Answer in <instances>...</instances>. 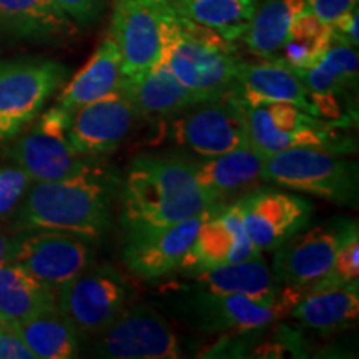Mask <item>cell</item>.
Returning a JSON list of instances; mask_svg holds the SVG:
<instances>
[{
  "mask_svg": "<svg viewBox=\"0 0 359 359\" xmlns=\"http://www.w3.org/2000/svg\"><path fill=\"white\" fill-rule=\"evenodd\" d=\"M217 205L219 203H215L205 212L180 223L125 238L123 264L128 271L142 280H155L175 273L187 251L190 250L200 226Z\"/></svg>",
  "mask_w": 359,
  "mask_h": 359,
  "instance_id": "e0dca14e",
  "label": "cell"
},
{
  "mask_svg": "<svg viewBox=\"0 0 359 359\" xmlns=\"http://www.w3.org/2000/svg\"><path fill=\"white\" fill-rule=\"evenodd\" d=\"M299 325L316 331L343 330L354 325L359 316V283L320 291H306L290 309Z\"/></svg>",
  "mask_w": 359,
  "mask_h": 359,
  "instance_id": "d4e9b609",
  "label": "cell"
},
{
  "mask_svg": "<svg viewBox=\"0 0 359 359\" xmlns=\"http://www.w3.org/2000/svg\"><path fill=\"white\" fill-rule=\"evenodd\" d=\"M125 75L122 53L114 37L109 34L80 69L65 85L58 97V105L67 110H77L100 98L110 95L122 87Z\"/></svg>",
  "mask_w": 359,
  "mask_h": 359,
  "instance_id": "603a6c76",
  "label": "cell"
},
{
  "mask_svg": "<svg viewBox=\"0 0 359 359\" xmlns=\"http://www.w3.org/2000/svg\"><path fill=\"white\" fill-rule=\"evenodd\" d=\"M128 286L110 266H88L57 290V306L79 334H98L123 311Z\"/></svg>",
  "mask_w": 359,
  "mask_h": 359,
  "instance_id": "9c48e42d",
  "label": "cell"
},
{
  "mask_svg": "<svg viewBox=\"0 0 359 359\" xmlns=\"http://www.w3.org/2000/svg\"><path fill=\"white\" fill-rule=\"evenodd\" d=\"M30 183L32 180L19 167L0 168V218L7 217L17 208Z\"/></svg>",
  "mask_w": 359,
  "mask_h": 359,
  "instance_id": "d6a6232c",
  "label": "cell"
},
{
  "mask_svg": "<svg viewBox=\"0 0 359 359\" xmlns=\"http://www.w3.org/2000/svg\"><path fill=\"white\" fill-rule=\"evenodd\" d=\"M306 11L304 0H264L257 7L243 42L257 57L275 60L280 53L293 20Z\"/></svg>",
  "mask_w": 359,
  "mask_h": 359,
  "instance_id": "f1b7e54d",
  "label": "cell"
},
{
  "mask_svg": "<svg viewBox=\"0 0 359 359\" xmlns=\"http://www.w3.org/2000/svg\"><path fill=\"white\" fill-rule=\"evenodd\" d=\"M70 114L72 110L57 103L39 116L32 128H24L7 142L6 156L32 182L77 177L107 165L102 156L80 154L72 145L67 133Z\"/></svg>",
  "mask_w": 359,
  "mask_h": 359,
  "instance_id": "5b68a950",
  "label": "cell"
},
{
  "mask_svg": "<svg viewBox=\"0 0 359 359\" xmlns=\"http://www.w3.org/2000/svg\"><path fill=\"white\" fill-rule=\"evenodd\" d=\"M120 90L132 103L138 118L150 122L178 116L196 103L205 102L180 83L161 62L135 77H125Z\"/></svg>",
  "mask_w": 359,
  "mask_h": 359,
  "instance_id": "ffe728a7",
  "label": "cell"
},
{
  "mask_svg": "<svg viewBox=\"0 0 359 359\" xmlns=\"http://www.w3.org/2000/svg\"><path fill=\"white\" fill-rule=\"evenodd\" d=\"M8 243L11 238H7L6 233L0 230V268L8 263Z\"/></svg>",
  "mask_w": 359,
  "mask_h": 359,
  "instance_id": "74e56055",
  "label": "cell"
},
{
  "mask_svg": "<svg viewBox=\"0 0 359 359\" xmlns=\"http://www.w3.org/2000/svg\"><path fill=\"white\" fill-rule=\"evenodd\" d=\"M170 4L183 17L230 42L243 37L258 7V0H170Z\"/></svg>",
  "mask_w": 359,
  "mask_h": 359,
  "instance_id": "f546056e",
  "label": "cell"
},
{
  "mask_svg": "<svg viewBox=\"0 0 359 359\" xmlns=\"http://www.w3.org/2000/svg\"><path fill=\"white\" fill-rule=\"evenodd\" d=\"M306 8L325 24H333L344 12L358 6V0H304Z\"/></svg>",
  "mask_w": 359,
  "mask_h": 359,
  "instance_id": "8d00e7d4",
  "label": "cell"
},
{
  "mask_svg": "<svg viewBox=\"0 0 359 359\" xmlns=\"http://www.w3.org/2000/svg\"><path fill=\"white\" fill-rule=\"evenodd\" d=\"M263 255L246 235L240 206L219 203L196 233L177 271L193 273L200 269L245 262Z\"/></svg>",
  "mask_w": 359,
  "mask_h": 359,
  "instance_id": "2e32d148",
  "label": "cell"
},
{
  "mask_svg": "<svg viewBox=\"0 0 359 359\" xmlns=\"http://www.w3.org/2000/svg\"><path fill=\"white\" fill-rule=\"evenodd\" d=\"M172 138L198 156H215L248 145L246 111L231 90L196 103L172 123Z\"/></svg>",
  "mask_w": 359,
  "mask_h": 359,
  "instance_id": "8fae6325",
  "label": "cell"
},
{
  "mask_svg": "<svg viewBox=\"0 0 359 359\" xmlns=\"http://www.w3.org/2000/svg\"><path fill=\"white\" fill-rule=\"evenodd\" d=\"M182 276L187 278V283L193 288L217 294H241L262 303L275 302L283 291L263 255L245 262L182 273Z\"/></svg>",
  "mask_w": 359,
  "mask_h": 359,
  "instance_id": "7402d4cb",
  "label": "cell"
},
{
  "mask_svg": "<svg viewBox=\"0 0 359 359\" xmlns=\"http://www.w3.org/2000/svg\"><path fill=\"white\" fill-rule=\"evenodd\" d=\"M264 156L250 145L226 154L190 160L191 172L212 203H224L228 196L262 182Z\"/></svg>",
  "mask_w": 359,
  "mask_h": 359,
  "instance_id": "44dd1931",
  "label": "cell"
},
{
  "mask_svg": "<svg viewBox=\"0 0 359 359\" xmlns=\"http://www.w3.org/2000/svg\"><path fill=\"white\" fill-rule=\"evenodd\" d=\"M262 180L338 205H353L358 198L356 163L321 148H291L266 155Z\"/></svg>",
  "mask_w": 359,
  "mask_h": 359,
  "instance_id": "52a82bcc",
  "label": "cell"
},
{
  "mask_svg": "<svg viewBox=\"0 0 359 359\" xmlns=\"http://www.w3.org/2000/svg\"><path fill=\"white\" fill-rule=\"evenodd\" d=\"M359 7L354 6L349 8L348 12H344L339 19H336L331 27V37L333 40H339V42L351 45V47L358 48L359 43Z\"/></svg>",
  "mask_w": 359,
  "mask_h": 359,
  "instance_id": "e575fe53",
  "label": "cell"
},
{
  "mask_svg": "<svg viewBox=\"0 0 359 359\" xmlns=\"http://www.w3.org/2000/svg\"><path fill=\"white\" fill-rule=\"evenodd\" d=\"M74 22L53 0H0V34L60 42L75 34Z\"/></svg>",
  "mask_w": 359,
  "mask_h": 359,
  "instance_id": "cb8c5ba5",
  "label": "cell"
},
{
  "mask_svg": "<svg viewBox=\"0 0 359 359\" xmlns=\"http://www.w3.org/2000/svg\"><path fill=\"white\" fill-rule=\"evenodd\" d=\"M118 193L125 238L180 223L215 205L196 182L190 160L175 155L137 156Z\"/></svg>",
  "mask_w": 359,
  "mask_h": 359,
  "instance_id": "7a4b0ae2",
  "label": "cell"
},
{
  "mask_svg": "<svg viewBox=\"0 0 359 359\" xmlns=\"http://www.w3.org/2000/svg\"><path fill=\"white\" fill-rule=\"evenodd\" d=\"M93 344V356L109 359H177L183 356L178 334L167 318L147 304L118 314Z\"/></svg>",
  "mask_w": 359,
  "mask_h": 359,
  "instance_id": "30bf717a",
  "label": "cell"
},
{
  "mask_svg": "<svg viewBox=\"0 0 359 359\" xmlns=\"http://www.w3.org/2000/svg\"><path fill=\"white\" fill-rule=\"evenodd\" d=\"M0 359H37L11 326L0 323Z\"/></svg>",
  "mask_w": 359,
  "mask_h": 359,
  "instance_id": "d590c367",
  "label": "cell"
},
{
  "mask_svg": "<svg viewBox=\"0 0 359 359\" xmlns=\"http://www.w3.org/2000/svg\"><path fill=\"white\" fill-rule=\"evenodd\" d=\"M137 118L132 103L118 88L100 100L72 110L67 133L80 154L103 156L122 145Z\"/></svg>",
  "mask_w": 359,
  "mask_h": 359,
  "instance_id": "ac0fdd59",
  "label": "cell"
},
{
  "mask_svg": "<svg viewBox=\"0 0 359 359\" xmlns=\"http://www.w3.org/2000/svg\"><path fill=\"white\" fill-rule=\"evenodd\" d=\"M57 306V291L15 263L0 268V323L15 325Z\"/></svg>",
  "mask_w": 359,
  "mask_h": 359,
  "instance_id": "484cf974",
  "label": "cell"
},
{
  "mask_svg": "<svg viewBox=\"0 0 359 359\" xmlns=\"http://www.w3.org/2000/svg\"><path fill=\"white\" fill-rule=\"evenodd\" d=\"M88 240L64 231H17L8 243V263H15L52 290L77 276L92 263Z\"/></svg>",
  "mask_w": 359,
  "mask_h": 359,
  "instance_id": "7c38bea8",
  "label": "cell"
},
{
  "mask_svg": "<svg viewBox=\"0 0 359 359\" xmlns=\"http://www.w3.org/2000/svg\"><path fill=\"white\" fill-rule=\"evenodd\" d=\"M304 294L303 290L283 286L275 302L262 303L241 294H217L193 288L188 283H165L158 303L172 316L206 333H251L275 325Z\"/></svg>",
  "mask_w": 359,
  "mask_h": 359,
  "instance_id": "277c9868",
  "label": "cell"
},
{
  "mask_svg": "<svg viewBox=\"0 0 359 359\" xmlns=\"http://www.w3.org/2000/svg\"><path fill=\"white\" fill-rule=\"evenodd\" d=\"M331 40V27L306 8L293 20L275 60L283 62L293 70L308 69L320 60Z\"/></svg>",
  "mask_w": 359,
  "mask_h": 359,
  "instance_id": "4dcf8cb0",
  "label": "cell"
},
{
  "mask_svg": "<svg viewBox=\"0 0 359 359\" xmlns=\"http://www.w3.org/2000/svg\"><path fill=\"white\" fill-rule=\"evenodd\" d=\"M69 77V69L50 58L0 62V142L27 128Z\"/></svg>",
  "mask_w": 359,
  "mask_h": 359,
  "instance_id": "ba28073f",
  "label": "cell"
},
{
  "mask_svg": "<svg viewBox=\"0 0 359 359\" xmlns=\"http://www.w3.org/2000/svg\"><path fill=\"white\" fill-rule=\"evenodd\" d=\"M236 203L246 235L262 253L275 251L303 230L313 212V205L303 196L275 190L251 191Z\"/></svg>",
  "mask_w": 359,
  "mask_h": 359,
  "instance_id": "9a60e30c",
  "label": "cell"
},
{
  "mask_svg": "<svg viewBox=\"0 0 359 359\" xmlns=\"http://www.w3.org/2000/svg\"><path fill=\"white\" fill-rule=\"evenodd\" d=\"M359 276V235L358 231L344 241L333 264L320 280L314 281L306 291H320L327 288H336L346 283L358 280Z\"/></svg>",
  "mask_w": 359,
  "mask_h": 359,
  "instance_id": "1f68e13d",
  "label": "cell"
},
{
  "mask_svg": "<svg viewBox=\"0 0 359 359\" xmlns=\"http://www.w3.org/2000/svg\"><path fill=\"white\" fill-rule=\"evenodd\" d=\"M248 145L263 156L291 148L351 151L353 140L339 132V122L314 116L291 103L245 107Z\"/></svg>",
  "mask_w": 359,
  "mask_h": 359,
  "instance_id": "8992f818",
  "label": "cell"
},
{
  "mask_svg": "<svg viewBox=\"0 0 359 359\" xmlns=\"http://www.w3.org/2000/svg\"><path fill=\"white\" fill-rule=\"evenodd\" d=\"M62 12L79 24H92L98 19L109 0H53Z\"/></svg>",
  "mask_w": 359,
  "mask_h": 359,
  "instance_id": "836d02e7",
  "label": "cell"
},
{
  "mask_svg": "<svg viewBox=\"0 0 359 359\" xmlns=\"http://www.w3.org/2000/svg\"><path fill=\"white\" fill-rule=\"evenodd\" d=\"M230 90L243 107L281 102L320 116L306 85L291 67L280 60L240 62Z\"/></svg>",
  "mask_w": 359,
  "mask_h": 359,
  "instance_id": "d6986e66",
  "label": "cell"
},
{
  "mask_svg": "<svg viewBox=\"0 0 359 359\" xmlns=\"http://www.w3.org/2000/svg\"><path fill=\"white\" fill-rule=\"evenodd\" d=\"M358 67V48L339 40H331L327 50L316 64L294 72L313 97L338 100L356 88Z\"/></svg>",
  "mask_w": 359,
  "mask_h": 359,
  "instance_id": "83f0119b",
  "label": "cell"
},
{
  "mask_svg": "<svg viewBox=\"0 0 359 359\" xmlns=\"http://www.w3.org/2000/svg\"><path fill=\"white\" fill-rule=\"evenodd\" d=\"M168 0H115L110 35L122 53L125 77H135L160 60L161 22Z\"/></svg>",
  "mask_w": 359,
  "mask_h": 359,
  "instance_id": "5bb4252c",
  "label": "cell"
},
{
  "mask_svg": "<svg viewBox=\"0 0 359 359\" xmlns=\"http://www.w3.org/2000/svg\"><path fill=\"white\" fill-rule=\"evenodd\" d=\"M120 178L103 165L53 182H32L13 217L17 231L50 230L100 240L109 230Z\"/></svg>",
  "mask_w": 359,
  "mask_h": 359,
  "instance_id": "6da1fadb",
  "label": "cell"
},
{
  "mask_svg": "<svg viewBox=\"0 0 359 359\" xmlns=\"http://www.w3.org/2000/svg\"><path fill=\"white\" fill-rule=\"evenodd\" d=\"M358 231L356 222L320 224L299 230L275 250L273 275L281 286L306 290L333 264L344 241Z\"/></svg>",
  "mask_w": 359,
  "mask_h": 359,
  "instance_id": "4fadbf2b",
  "label": "cell"
},
{
  "mask_svg": "<svg viewBox=\"0 0 359 359\" xmlns=\"http://www.w3.org/2000/svg\"><path fill=\"white\" fill-rule=\"evenodd\" d=\"M160 40L158 62L205 102L230 90L241 62L230 40L183 17L172 4L161 22Z\"/></svg>",
  "mask_w": 359,
  "mask_h": 359,
  "instance_id": "3957f363",
  "label": "cell"
},
{
  "mask_svg": "<svg viewBox=\"0 0 359 359\" xmlns=\"http://www.w3.org/2000/svg\"><path fill=\"white\" fill-rule=\"evenodd\" d=\"M11 327L37 359H70L79 354L77 330L58 306L43 309Z\"/></svg>",
  "mask_w": 359,
  "mask_h": 359,
  "instance_id": "4316f807",
  "label": "cell"
},
{
  "mask_svg": "<svg viewBox=\"0 0 359 359\" xmlns=\"http://www.w3.org/2000/svg\"><path fill=\"white\" fill-rule=\"evenodd\" d=\"M168 2H170V0H168Z\"/></svg>",
  "mask_w": 359,
  "mask_h": 359,
  "instance_id": "f35d334b",
  "label": "cell"
}]
</instances>
